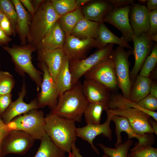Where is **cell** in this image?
<instances>
[{
    "instance_id": "6da1fadb",
    "label": "cell",
    "mask_w": 157,
    "mask_h": 157,
    "mask_svg": "<svg viewBox=\"0 0 157 157\" xmlns=\"http://www.w3.org/2000/svg\"><path fill=\"white\" fill-rule=\"evenodd\" d=\"M75 122L51 112L45 117L46 133L59 148L69 154L77 139Z\"/></svg>"
},
{
    "instance_id": "7a4b0ae2",
    "label": "cell",
    "mask_w": 157,
    "mask_h": 157,
    "mask_svg": "<svg viewBox=\"0 0 157 157\" xmlns=\"http://www.w3.org/2000/svg\"><path fill=\"white\" fill-rule=\"evenodd\" d=\"M82 85L78 81L59 97L56 107L51 112L63 118L80 122L88 103L83 94Z\"/></svg>"
},
{
    "instance_id": "3957f363",
    "label": "cell",
    "mask_w": 157,
    "mask_h": 157,
    "mask_svg": "<svg viewBox=\"0 0 157 157\" xmlns=\"http://www.w3.org/2000/svg\"><path fill=\"white\" fill-rule=\"evenodd\" d=\"M3 49L11 56L15 65V69L20 75L25 76L27 74L35 83L39 91L42 81V72L37 69L32 62V54L37 48L28 44L24 45H13L11 47L2 46Z\"/></svg>"
},
{
    "instance_id": "277c9868",
    "label": "cell",
    "mask_w": 157,
    "mask_h": 157,
    "mask_svg": "<svg viewBox=\"0 0 157 157\" xmlns=\"http://www.w3.org/2000/svg\"><path fill=\"white\" fill-rule=\"evenodd\" d=\"M60 17L52 7L50 0L45 1L33 16L28 40V44L37 48Z\"/></svg>"
},
{
    "instance_id": "5b68a950",
    "label": "cell",
    "mask_w": 157,
    "mask_h": 157,
    "mask_svg": "<svg viewBox=\"0 0 157 157\" xmlns=\"http://www.w3.org/2000/svg\"><path fill=\"white\" fill-rule=\"evenodd\" d=\"M45 117L43 111L38 109L32 110L18 116L6 124L10 131H23L36 140H40L46 134L44 129Z\"/></svg>"
},
{
    "instance_id": "8992f818",
    "label": "cell",
    "mask_w": 157,
    "mask_h": 157,
    "mask_svg": "<svg viewBox=\"0 0 157 157\" xmlns=\"http://www.w3.org/2000/svg\"><path fill=\"white\" fill-rule=\"evenodd\" d=\"M132 50L126 51L124 48L119 46L113 50L111 56L118 83L122 95L129 99L132 83L129 73V56Z\"/></svg>"
},
{
    "instance_id": "52a82bcc",
    "label": "cell",
    "mask_w": 157,
    "mask_h": 157,
    "mask_svg": "<svg viewBox=\"0 0 157 157\" xmlns=\"http://www.w3.org/2000/svg\"><path fill=\"white\" fill-rule=\"evenodd\" d=\"M113 44H108L82 60L69 61L72 86L94 66L109 58L114 50Z\"/></svg>"
},
{
    "instance_id": "ba28073f",
    "label": "cell",
    "mask_w": 157,
    "mask_h": 157,
    "mask_svg": "<svg viewBox=\"0 0 157 157\" xmlns=\"http://www.w3.org/2000/svg\"><path fill=\"white\" fill-rule=\"evenodd\" d=\"M35 140L34 137L23 131L10 130L2 141V156L4 157L9 154L24 155L32 147Z\"/></svg>"
},
{
    "instance_id": "9c48e42d",
    "label": "cell",
    "mask_w": 157,
    "mask_h": 157,
    "mask_svg": "<svg viewBox=\"0 0 157 157\" xmlns=\"http://www.w3.org/2000/svg\"><path fill=\"white\" fill-rule=\"evenodd\" d=\"M38 65L42 71L43 78L41 91L36 98L38 108L48 106L52 110L56 107L58 101L57 87L45 64L43 62H39Z\"/></svg>"
},
{
    "instance_id": "30bf717a",
    "label": "cell",
    "mask_w": 157,
    "mask_h": 157,
    "mask_svg": "<svg viewBox=\"0 0 157 157\" xmlns=\"http://www.w3.org/2000/svg\"><path fill=\"white\" fill-rule=\"evenodd\" d=\"M84 76L85 79L100 84L110 91L116 89L118 86L110 57L94 66Z\"/></svg>"
},
{
    "instance_id": "8fae6325",
    "label": "cell",
    "mask_w": 157,
    "mask_h": 157,
    "mask_svg": "<svg viewBox=\"0 0 157 157\" xmlns=\"http://www.w3.org/2000/svg\"><path fill=\"white\" fill-rule=\"evenodd\" d=\"M108 110L113 115L126 118L138 133L142 135L153 133L149 121L151 117L144 112L129 107Z\"/></svg>"
},
{
    "instance_id": "7c38bea8",
    "label": "cell",
    "mask_w": 157,
    "mask_h": 157,
    "mask_svg": "<svg viewBox=\"0 0 157 157\" xmlns=\"http://www.w3.org/2000/svg\"><path fill=\"white\" fill-rule=\"evenodd\" d=\"M131 8V5H127L114 8L104 20V22L111 24L118 29L122 34L121 38L128 42L132 41V37L134 35L129 19Z\"/></svg>"
},
{
    "instance_id": "4fadbf2b",
    "label": "cell",
    "mask_w": 157,
    "mask_h": 157,
    "mask_svg": "<svg viewBox=\"0 0 157 157\" xmlns=\"http://www.w3.org/2000/svg\"><path fill=\"white\" fill-rule=\"evenodd\" d=\"M106 111L107 118L103 124H87L85 126L76 128V137L88 142L94 151L98 155L99 153L97 148L93 144V141L94 139L97 136L102 134L110 141L112 139L113 132L110 128V124L113 114L108 109Z\"/></svg>"
},
{
    "instance_id": "5bb4252c",
    "label": "cell",
    "mask_w": 157,
    "mask_h": 157,
    "mask_svg": "<svg viewBox=\"0 0 157 157\" xmlns=\"http://www.w3.org/2000/svg\"><path fill=\"white\" fill-rule=\"evenodd\" d=\"M66 37L63 49L69 61L83 59L91 48L99 49L98 44L95 39H81L71 35Z\"/></svg>"
},
{
    "instance_id": "9a60e30c",
    "label": "cell",
    "mask_w": 157,
    "mask_h": 157,
    "mask_svg": "<svg viewBox=\"0 0 157 157\" xmlns=\"http://www.w3.org/2000/svg\"><path fill=\"white\" fill-rule=\"evenodd\" d=\"M134 44L132 53L135 57V63L130 74L132 83L138 75L143 64L154 47L153 42L149 36L143 33L137 36L134 35L132 37Z\"/></svg>"
},
{
    "instance_id": "2e32d148",
    "label": "cell",
    "mask_w": 157,
    "mask_h": 157,
    "mask_svg": "<svg viewBox=\"0 0 157 157\" xmlns=\"http://www.w3.org/2000/svg\"><path fill=\"white\" fill-rule=\"evenodd\" d=\"M27 93L25 78H24L21 91L19 93L18 98L12 102L4 113L1 116L6 124L13 119L34 109H38L37 98L32 100L30 103H26L23 99Z\"/></svg>"
},
{
    "instance_id": "e0dca14e",
    "label": "cell",
    "mask_w": 157,
    "mask_h": 157,
    "mask_svg": "<svg viewBox=\"0 0 157 157\" xmlns=\"http://www.w3.org/2000/svg\"><path fill=\"white\" fill-rule=\"evenodd\" d=\"M37 50L38 60L45 64L50 75L55 82L58 72L66 57L63 49L42 48Z\"/></svg>"
},
{
    "instance_id": "ac0fdd59",
    "label": "cell",
    "mask_w": 157,
    "mask_h": 157,
    "mask_svg": "<svg viewBox=\"0 0 157 157\" xmlns=\"http://www.w3.org/2000/svg\"><path fill=\"white\" fill-rule=\"evenodd\" d=\"M131 6L129 19L134 35L138 36L142 33H147L149 28L150 11L144 5L135 3Z\"/></svg>"
},
{
    "instance_id": "d6986e66",
    "label": "cell",
    "mask_w": 157,
    "mask_h": 157,
    "mask_svg": "<svg viewBox=\"0 0 157 157\" xmlns=\"http://www.w3.org/2000/svg\"><path fill=\"white\" fill-rule=\"evenodd\" d=\"M84 96L88 103L102 102L108 104L112 95L104 86L86 79L82 85Z\"/></svg>"
},
{
    "instance_id": "ffe728a7",
    "label": "cell",
    "mask_w": 157,
    "mask_h": 157,
    "mask_svg": "<svg viewBox=\"0 0 157 157\" xmlns=\"http://www.w3.org/2000/svg\"><path fill=\"white\" fill-rule=\"evenodd\" d=\"M111 120L114 122L115 125V132L117 138L115 144V147L122 143L121 133L123 131L127 134L128 139L135 138L138 140L139 143H151V140L147 134L142 135L136 132L126 118L113 114Z\"/></svg>"
},
{
    "instance_id": "44dd1931",
    "label": "cell",
    "mask_w": 157,
    "mask_h": 157,
    "mask_svg": "<svg viewBox=\"0 0 157 157\" xmlns=\"http://www.w3.org/2000/svg\"><path fill=\"white\" fill-rule=\"evenodd\" d=\"M92 1L81 10L84 18L99 24L103 23L106 16L114 7L107 0Z\"/></svg>"
},
{
    "instance_id": "7402d4cb",
    "label": "cell",
    "mask_w": 157,
    "mask_h": 157,
    "mask_svg": "<svg viewBox=\"0 0 157 157\" xmlns=\"http://www.w3.org/2000/svg\"><path fill=\"white\" fill-rule=\"evenodd\" d=\"M66 37L58 21L38 45L37 50L42 48L50 50L63 49Z\"/></svg>"
},
{
    "instance_id": "603a6c76",
    "label": "cell",
    "mask_w": 157,
    "mask_h": 157,
    "mask_svg": "<svg viewBox=\"0 0 157 157\" xmlns=\"http://www.w3.org/2000/svg\"><path fill=\"white\" fill-rule=\"evenodd\" d=\"M11 1L14 5L17 15V30L22 45H24L29 35L31 23L29 16L19 0Z\"/></svg>"
},
{
    "instance_id": "cb8c5ba5",
    "label": "cell",
    "mask_w": 157,
    "mask_h": 157,
    "mask_svg": "<svg viewBox=\"0 0 157 157\" xmlns=\"http://www.w3.org/2000/svg\"><path fill=\"white\" fill-rule=\"evenodd\" d=\"M96 40L99 45V49L102 48L110 44H116L119 46L129 48L131 50L133 49L128 42L113 33L104 22L99 24L98 34Z\"/></svg>"
},
{
    "instance_id": "d4e9b609",
    "label": "cell",
    "mask_w": 157,
    "mask_h": 157,
    "mask_svg": "<svg viewBox=\"0 0 157 157\" xmlns=\"http://www.w3.org/2000/svg\"><path fill=\"white\" fill-rule=\"evenodd\" d=\"M99 23L83 18L77 24L70 35L81 39L97 38Z\"/></svg>"
},
{
    "instance_id": "484cf974",
    "label": "cell",
    "mask_w": 157,
    "mask_h": 157,
    "mask_svg": "<svg viewBox=\"0 0 157 157\" xmlns=\"http://www.w3.org/2000/svg\"><path fill=\"white\" fill-rule=\"evenodd\" d=\"M151 80L138 75L132 84L129 99L137 103L149 94Z\"/></svg>"
},
{
    "instance_id": "4316f807",
    "label": "cell",
    "mask_w": 157,
    "mask_h": 157,
    "mask_svg": "<svg viewBox=\"0 0 157 157\" xmlns=\"http://www.w3.org/2000/svg\"><path fill=\"white\" fill-rule=\"evenodd\" d=\"M40 140L36 153L31 157H65L66 152L57 147L46 134Z\"/></svg>"
},
{
    "instance_id": "83f0119b",
    "label": "cell",
    "mask_w": 157,
    "mask_h": 157,
    "mask_svg": "<svg viewBox=\"0 0 157 157\" xmlns=\"http://www.w3.org/2000/svg\"><path fill=\"white\" fill-rule=\"evenodd\" d=\"M59 97L72 87V76L69 67V60L66 57L58 74L56 81Z\"/></svg>"
},
{
    "instance_id": "f1b7e54d",
    "label": "cell",
    "mask_w": 157,
    "mask_h": 157,
    "mask_svg": "<svg viewBox=\"0 0 157 157\" xmlns=\"http://www.w3.org/2000/svg\"><path fill=\"white\" fill-rule=\"evenodd\" d=\"M122 107L134 108L140 110L149 115L157 121V113L144 110L140 107L137 103L133 102L126 98L122 95L116 94L112 95L107 104L108 109H112Z\"/></svg>"
},
{
    "instance_id": "f546056e",
    "label": "cell",
    "mask_w": 157,
    "mask_h": 157,
    "mask_svg": "<svg viewBox=\"0 0 157 157\" xmlns=\"http://www.w3.org/2000/svg\"><path fill=\"white\" fill-rule=\"evenodd\" d=\"M84 18L81 8H77L60 16L58 21L67 36L70 35L73 29L78 23Z\"/></svg>"
},
{
    "instance_id": "4dcf8cb0",
    "label": "cell",
    "mask_w": 157,
    "mask_h": 157,
    "mask_svg": "<svg viewBox=\"0 0 157 157\" xmlns=\"http://www.w3.org/2000/svg\"><path fill=\"white\" fill-rule=\"evenodd\" d=\"M107 109V104L102 102L88 103L83 113L87 124H100L102 112Z\"/></svg>"
},
{
    "instance_id": "1f68e13d",
    "label": "cell",
    "mask_w": 157,
    "mask_h": 157,
    "mask_svg": "<svg viewBox=\"0 0 157 157\" xmlns=\"http://www.w3.org/2000/svg\"><path fill=\"white\" fill-rule=\"evenodd\" d=\"M133 143V140L128 139L115 148L107 147L101 143L98 144L104 154L109 157H128L129 151Z\"/></svg>"
},
{
    "instance_id": "d6a6232c",
    "label": "cell",
    "mask_w": 157,
    "mask_h": 157,
    "mask_svg": "<svg viewBox=\"0 0 157 157\" xmlns=\"http://www.w3.org/2000/svg\"><path fill=\"white\" fill-rule=\"evenodd\" d=\"M151 144L137 143L130 150L128 157H157V149Z\"/></svg>"
},
{
    "instance_id": "836d02e7",
    "label": "cell",
    "mask_w": 157,
    "mask_h": 157,
    "mask_svg": "<svg viewBox=\"0 0 157 157\" xmlns=\"http://www.w3.org/2000/svg\"><path fill=\"white\" fill-rule=\"evenodd\" d=\"M157 63V44L154 46L151 52L145 59L140 71L139 75L149 77Z\"/></svg>"
},
{
    "instance_id": "e575fe53",
    "label": "cell",
    "mask_w": 157,
    "mask_h": 157,
    "mask_svg": "<svg viewBox=\"0 0 157 157\" xmlns=\"http://www.w3.org/2000/svg\"><path fill=\"white\" fill-rule=\"evenodd\" d=\"M53 8L60 17L77 8L76 0H50Z\"/></svg>"
},
{
    "instance_id": "d590c367",
    "label": "cell",
    "mask_w": 157,
    "mask_h": 157,
    "mask_svg": "<svg viewBox=\"0 0 157 157\" xmlns=\"http://www.w3.org/2000/svg\"><path fill=\"white\" fill-rule=\"evenodd\" d=\"M0 10L9 19L15 32L17 30V15L11 1L0 0Z\"/></svg>"
},
{
    "instance_id": "8d00e7d4",
    "label": "cell",
    "mask_w": 157,
    "mask_h": 157,
    "mask_svg": "<svg viewBox=\"0 0 157 157\" xmlns=\"http://www.w3.org/2000/svg\"><path fill=\"white\" fill-rule=\"evenodd\" d=\"M15 84L11 74L7 71H0V94L11 93Z\"/></svg>"
},
{
    "instance_id": "74e56055",
    "label": "cell",
    "mask_w": 157,
    "mask_h": 157,
    "mask_svg": "<svg viewBox=\"0 0 157 157\" xmlns=\"http://www.w3.org/2000/svg\"><path fill=\"white\" fill-rule=\"evenodd\" d=\"M137 104L144 110L155 112L157 109V98L149 94L140 100Z\"/></svg>"
},
{
    "instance_id": "f35d334b",
    "label": "cell",
    "mask_w": 157,
    "mask_h": 157,
    "mask_svg": "<svg viewBox=\"0 0 157 157\" xmlns=\"http://www.w3.org/2000/svg\"><path fill=\"white\" fill-rule=\"evenodd\" d=\"M149 28L146 34L150 36L157 34V10L149 12Z\"/></svg>"
},
{
    "instance_id": "ab89813d",
    "label": "cell",
    "mask_w": 157,
    "mask_h": 157,
    "mask_svg": "<svg viewBox=\"0 0 157 157\" xmlns=\"http://www.w3.org/2000/svg\"><path fill=\"white\" fill-rule=\"evenodd\" d=\"M11 94H0V115L4 113L12 102Z\"/></svg>"
},
{
    "instance_id": "60d3db41",
    "label": "cell",
    "mask_w": 157,
    "mask_h": 157,
    "mask_svg": "<svg viewBox=\"0 0 157 157\" xmlns=\"http://www.w3.org/2000/svg\"><path fill=\"white\" fill-rule=\"evenodd\" d=\"M0 27L8 36L14 34L15 33L10 21L5 15L0 22Z\"/></svg>"
},
{
    "instance_id": "b9f144b4",
    "label": "cell",
    "mask_w": 157,
    "mask_h": 157,
    "mask_svg": "<svg viewBox=\"0 0 157 157\" xmlns=\"http://www.w3.org/2000/svg\"><path fill=\"white\" fill-rule=\"evenodd\" d=\"M108 2L114 8L122 7L127 5L132 6L135 3L132 0H109Z\"/></svg>"
},
{
    "instance_id": "7bdbcfd3",
    "label": "cell",
    "mask_w": 157,
    "mask_h": 157,
    "mask_svg": "<svg viewBox=\"0 0 157 157\" xmlns=\"http://www.w3.org/2000/svg\"><path fill=\"white\" fill-rule=\"evenodd\" d=\"M9 131L6 125L3 122L0 115V157H3L1 151V145L2 141Z\"/></svg>"
},
{
    "instance_id": "ee69618b",
    "label": "cell",
    "mask_w": 157,
    "mask_h": 157,
    "mask_svg": "<svg viewBox=\"0 0 157 157\" xmlns=\"http://www.w3.org/2000/svg\"><path fill=\"white\" fill-rule=\"evenodd\" d=\"M19 1L22 4L25 6L28 11L31 13L32 16H33L36 11L31 1L29 0H20Z\"/></svg>"
},
{
    "instance_id": "f6af8a7d",
    "label": "cell",
    "mask_w": 157,
    "mask_h": 157,
    "mask_svg": "<svg viewBox=\"0 0 157 157\" xmlns=\"http://www.w3.org/2000/svg\"><path fill=\"white\" fill-rule=\"evenodd\" d=\"M12 40L0 27V43L1 44H6Z\"/></svg>"
},
{
    "instance_id": "bcb514c9",
    "label": "cell",
    "mask_w": 157,
    "mask_h": 157,
    "mask_svg": "<svg viewBox=\"0 0 157 157\" xmlns=\"http://www.w3.org/2000/svg\"><path fill=\"white\" fill-rule=\"evenodd\" d=\"M147 6V8L150 11L157 10V0H148Z\"/></svg>"
},
{
    "instance_id": "7dc6e473",
    "label": "cell",
    "mask_w": 157,
    "mask_h": 157,
    "mask_svg": "<svg viewBox=\"0 0 157 157\" xmlns=\"http://www.w3.org/2000/svg\"><path fill=\"white\" fill-rule=\"evenodd\" d=\"M152 96L157 98V83L151 81L149 94Z\"/></svg>"
},
{
    "instance_id": "c3c4849f",
    "label": "cell",
    "mask_w": 157,
    "mask_h": 157,
    "mask_svg": "<svg viewBox=\"0 0 157 157\" xmlns=\"http://www.w3.org/2000/svg\"><path fill=\"white\" fill-rule=\"evenodd\" d=\"M72 153L75 157H83L80 154L79 150L76 147L75 143L74 144L72 148ZM102 157H109L107 155L104 154Z\"/></svg>"
},
{
    "instance_id": "681fc988",
    "label": "cell",
    "mask_w": 157,
    "mask_h": 157,
    "mask_svg": "<svg viewBox=\"0 0 157 157\" xmlns=\"http://www.w3.org/2000/svg\"><path fill=\"white\" fill-rule=\"evenodd\" d=\"M45 1L43 0H35L31 1L32 2V3L35 11L38 10Z\"/></svg>"
},
{
    "instance_id": "f907efd6",
    "label": "cell",
    "mask_w": 157,
    "mask_h": 157,
    "mask_svg": "<svg viewBox=\"0 0 157 157\" xmlns=\"http://www.w3.org/2000/svg\"><path fill=\"white\" fill-rule=\"evenodd\" d=\"M150 124L152 129L153 133L157 135V123L155 120L154 121L151 118L149 120Z\"/></svg>"
},
{
    "instance_id": "816d5d0a",
    "label": "cell",
    "mask_w": 157,
    "mask_h": 157,
    "mask_svg": "<svg viewBox=\"0 0 157 157\" xmlns=\"http://www.w3.org/2000/svg\"><path fill=\"white\" fill-rule=\"evenodd\" d=\"M92 1L90 0H76L77 8H80L81 6L88 3Z\"/></svg>"
},
{
    "instance_id": "f5cc1de1",
    "label": "cell",
    "mask_w": 157,
    "mask_h": 157,
    "mask_svg": "<svg viewBox=\"0 0 157 157\" xmlns=\"http://www.w3.org/2000/svg\"><path fill=\"white\" fill-rule=\"evenodd\" d=\"M150 38L152 41L157 42V34L151 35L149 36Z\"/></svg>"
},
{
    "instance_id": "db71d44e",
    "label": "cell",
    "mask_w": 157,
    "mask_h": 157,
    "mask_svg": "<svg viewBox=\"0 0 157 157\" xmlns=\"http://www.w3.org/2000/svg\"><path fill=\"white\" fill-rule=\"evenodd\" d=\"M5 15L0 10V22L4 18Z\"/></svg>"
},
{
    "instance_id": "11a10c76",
    "label": "cell",
    "mask_w": 157,
    "mask_h": 157,
    "mask_svg": "<svg viewBox=\"0 0 157 157\" xmlns=\"http://www.w3.org/2000/svg\"><path fill=\"white\" fill-rule=\"evenodd\" d=\"M138 1L139 2L141 3H145L146 2H147V0H139Z\"/></svg>"
},
{
    "instance_id": "9f6ffc18",
    "label": "cell",
    "mask_w": 157,
    "mask_h": 157,
    "mask_svg": "<svg viewBox=\"0 0 157 157\" xmlns=\"http://www.w3.org/2000/svg\"><path fill=\"white\" fill-rule=\"evenodd\" d=\"M69 155H70L71 157H75L72 153L69 154Z\"/></svg>"
},
{
    "instance_id": "6f0895ef",
    "label": "cell",
    "mask_w": 157,
    "mask_h": 157,
    "mask_svg": "<svg viewBox=\"0 0 157 157\" xmlns=\"http://www.w3.org/2000/svg\"><path fill=\"white\" fill-rule=\"evenodd\" d=\"M66 157H71L70 155H69V156H68Z\"/></svg>"
},
{
    "instance_id": "680465c9",
    "label": "cell",
    "mask_w": 157,
    "mask_h": 157,
    "mask_svg": "<svg viewBox=\"0 0 157 157\" xmlns=\"http://www.w3.org/2000/svg\"><path fill=\"white\" fill-rule=\"evenodd\" d=\"M1 45H2V44L0 43V46H1Z\"/></svg>"
},
{
    "instance_id": "91938a15",
    "label": "cell",
    "mask_w": 157,
    "mask_h": 157,
    "mask_svg": "<svg viewBox=\"0 0 157 157\" xmlns=\"http://www.w3.org/2000/svg\"></svg>"
}]
</instances>
